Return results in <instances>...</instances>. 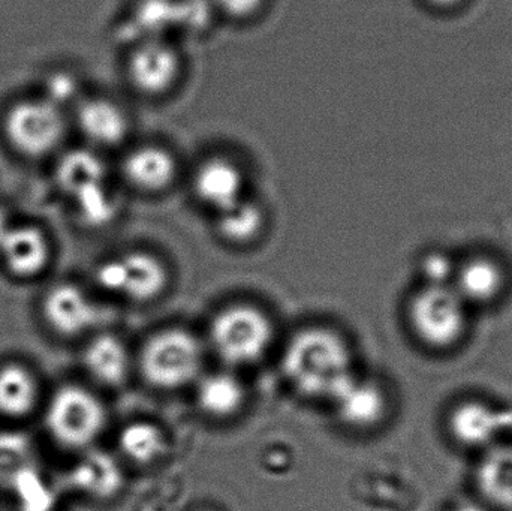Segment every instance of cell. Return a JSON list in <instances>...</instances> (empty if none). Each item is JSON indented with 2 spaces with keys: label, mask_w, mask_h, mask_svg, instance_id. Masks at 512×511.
<instances>
[{
  "label": "cell",
  "mask_w": 512,
  "mask_h": 511,
  "mask_svg": "<svg viewBox=\"0 0 512 511\" xmlns=\"http://www.w3.org/2000/svg\"><path fill=\"white\" fill-rule=\"evenodd\" d=\"M39 315L48 332L60 339H74L96 326L99 309L80 285L57 282L42 294Z\"/></svg>",
  "instance_id": "obj_9"
},
{
  "label": "cell",
  "mask_w": 512,
  "mask_h": 511,
  "mask_svg": "<svg viewBox=\"0 0 512 511\" xmlns=\"http://www.w3.org/2000/svg\"><path fill=\"white\" fill-rule=\"evenodd\" d=\"M472 315L474 312L451 285L421 284L409 296L405 308L412 338L436 356L456 353L468 342Z\"/></svg>",
  "instance_id": "obj_2"
},
{
  "label": "cell",
  "mask_w": 512,
  "mask_h": 511,
  "mask_svg": "<svg viewBox=\"0 0 512 511\" xmlns=\"http://www.w3.org/2000/svg\"><path fill=\"white\" fill-rule=\"evenodd\" d=\"M42 383L35 369L21 360L0 363V419L26 422L41 411Z\"/></svg>",
  "instance_id": "obj_13"
},
{
  "label": "cell",
  "mask_w": 512,
  "mask_h": 511,
  "mask_svg": "<svg viewBox=\"0 0 512 511\" xmlns=\"http://www.w3.org/2000/svg\"><path fill=\"white\" fill-rule=\"evenodd\" d=\"M77 125L89 143L99 149H114L128 140L131 117L128 111L108 98L84 101L77 110Z\"/></svg>",
  "instance_id": "obj_14"
},
{
  "label": "cell",
  "mask_w": 512,
  "mask_h": 511,
  "mask_svg": "<svg viewBox=\"0 0 512 511\" xmlns=\"http://www.w3.org/2000/svg\"><path fill=\"white\" fill-rule=\"evenodd\" d=\"M510 267L493 252L477 251L457 260L451 287L472 312L501 305L510 293Z\"/></svg>",
  "instance_id": "obj_8"
},
{
  "label": "cell",
  "mask_w": 512,
  "mask_h": 511,
  "mask_svg": "<svg viewBox=\"0 0 512 511\" xmlns=\"http://www.w3.org/2000/svg\"><path fill=\"white\" fill-rule=\"evenodd\" d=\"M41 411L45 434L68 452L89 450L107 426V410L101 399L77 383L56 387Z\"/></svg>",
  "instance_id": "obj_3"
},
{
  "label": "cell",
  "mask_w": 512,
  "mask_h": 511,
  "mask_svg": "<svg viewBox=\"0 0 512 511\" xmlns=\"http://www.w3.org/2000/svg\"><path fill=\"white\" fill-rule=\"evenodd\" d=\"M420 2L436 14H451L462 9L469 0H420Z\"/></svg>",
  "instance_id": "obj_26"
},
{
  "label": "cell",
  "mask_w": 512,
  "mask_h": 511,
  "mask_svg": "<svg viewBox=\"0 0 512 511\" xmlns=\"http://www.w3.org/2000/svg\"><path fill=\"white\" fill-rule=\"evenodd\" d=\"M0 263L17 281H35L53 263V243L44 228L35 224L12 225L0 234Z\"/></svg>",
  "instance_id": "obj_10"
},
{
  "label": "cell",
  "mask_w": 512,
  "mask_h": 511,
  "mask_svg": "<svg viewBox=\"0 0 512 511\" xmlns=\"http://www.w3.org/2000/svg\"><path fill=\"white\" fill-rule=\"evenodd\" d=\"M457 260L444 251H432L421 258V284L451 285Z\"/></svg>",
  "instance_id": "obj_24"
},
{
  "label": "cell",
  "mask_w": 512,
  "mask_h": 511,
  "mask_svg": "<svg viewBox=\"0 0 512 511\" xmlns=\"http://www.w3.org/2000/svg\"><path fill=\"white\" fill-rule=\"evenodd\" d=\"M213 11L234 23L254 21L267 8L268 0H209Z\"/></svg>",
  "instance_id": "obj_25"
},
{
  "label": "cell",
  "mask_w": 512,
  "mask_h": 511,
  "mask_svg": "<svg viewBox=\"0 0 512 511\" xmlns=\"http://www.w3.org/2000/svg\"><path fill=\"white\" fill-rule=\"evenodd\" d=\"M84 369L98 384L122 386L129 375L131 359L122 339L111 333H101L87 342L83 350Z\"/></svg>",
  "instance_id": "obj_17"
},
{
  "label": "cell",
  "mask_w": 512,
  "mask_h": 511,
  "mask_svg": "<svg viewBox=\"0 0 512 511\" xmlns=\"http://www.w3.org/2000/svg\"><path fill=\"white\" fill-rule=\"evenodd\" d=\"M104 173L98 156L92 153H74L60 168L59 179L66 191L78 195L93 186L102 185Z\"/></svg>",
  "instance_id": "obj_23"
},
{
  "label": "cell",
  "mask_w": 512,
  "mask_h": 511,
  "mask_svg": "<svg viewBox=\"0 0 512 511\" xmlns=\"http://www.w3.org/2000/svg\"><path fill=\"white\" fill-rule=\"evenodd\" d=\"M200 511H210V510H200Z\"/></svg>",
  "instance_id": "obj_27"
},
{
  "label": "cell",
  "mask_w": 512,
  "mask_h": 511,
  "mask_svg": "<svg viewBox=\"0 0 512 511\" xmlns=\"http://www.w3.org/2000/svg\"><path fill=\"white\" fill-rule=\"evenodd\" d=\"M123 267L122 294L132 302L146 303L158 299L168 287L167 267L153 254L132 251L120 257Z\"/></svg>",
  "instance_id": "obj_18"
},
{
  "label": "cell",
  "mask_w": 512,
  "mask_h": 511,
  "mask_svg": "<svg viewBox=\"0 0 512 511\" xmlns=\"http://www.w3.org/2000/svg\"><path fill=\"white\" fill-rule=\"evenodd\" d=\"M501 411L481 399L457 402L448 414L447 428L457 446L483 447L501 431Z\"/></svg>",
  "instance_id": "obj_16"
},
{
  "label": "cell",
  "mask_w": 512,
  "mask_h": 511,
  "mask_svg": "<svg viewBox=\"0 0 512 511\" xmlns=\"http://www.w3.org/2000/svg\"><path fill=\"white\" fill-rule=\"evenodd\" d=\"M274 338L270 318L252 305L222 309L210 323V342L231 366L254 365L265 356Z\"/></svg>",
  "instance_id": "obj_5"
},
{
  "label": "cell",
  "mask_w": 512,
  "mask_h": 511,
  "mask_svg": "<svg viewBox=\"0 0 512 511\" xmlns=\"http://www.w3.org/2000/svg\"><path fill=\"white\" fill-rule=\"evenodd\" d=\"M246 392L243 384L227 372L206 375L197 387V402L207 416L228 419L242 410Z\"/></svg>",
  "instance_id": "obj_20"
},
{
  "label": "cell",
  "mask_w": 512,
  "mask_h": 511,
  "mask_svg": "<svg viewBox=\"0 0 512 511\" xmlns=\"http://www.w3.org/2000/svg\"><path fill=\"white\" fill-rule=\"evenodd\" d=\"M3 132L15 152L26 158H44L62 146L68 122L56 102L27 99L9 108Z\"/></svg>",
  "instance_id": "obj_6"
},
{
  "label": "cell",
  "mask_w": 512,
  "mask_h": 511,
  "mask_svg": "<svg viewBox=\"0 0 512 511\" xmlns=\"http://www.w3.org/2000/svg\"><path fill=\"white\" fill-rule=\"evenodd\" d=\"M246 186L245 167L228 155L207 156L192 174L195 197L216 213L224 212L246 198Z\"/></svg>",
  "instance_id": "obj_12"
},
{
  "label": "cell",
  "mask_w": 512,
  "mask_h": 511,
  "mask_svg": "<svg viewBox=\"0 0 512 511\" xmlns=\"http://www.w3.org/2000/svg\"><path fill=\"white\" fill-rule=\"evenodd\" d=\"M340 420L355 429H373L387 419L390 404L375 381L352 378L333 399Z\"/></svg>",
  "instance_id": "obj_15"
},
{
  "label": "cell",
  "mask_w": 512,
  "mask_h": 511,
  "mask_svg": "<svg viewBox=\"0 0 512 511\" xmlns=\"http://www.w3.org/2000/svg\"><path fill=\"white\" fill-rule=\"evenodd\" d=\"M282 372L298 395L333 401L354 378L351 350L334 330L306 327L286 344Z\"/></svg>",
  "instance_id": "obj_1"
},
{
  "label": "cell",
  "mask_w": 512,
  "mask_h": 511,
  "mask_svg": "<svg viewBox=\"0 0 512 511\" xmlns=\"http://www.w3.org/2000/svg\"><path fill=\"white\" fill-rule=\"evenodd\" d=\"M75 486L96 500L114 497L123 486L119 462L105 452H87L72 473Z\"/></svg>",
  "instance_id": "obj_19"
},
{
  "label": "cell",
  "mask_w": 512,
  "mask_h": 511,
  "mask_svg": "<svg viewBox=\"0 0 512 511\" xmlns=\"http://www.w3.org/2000/svg\"><path fill=\"white\" fill-rule=\"evenodd\" d=\"M203 368V347L192 333L165 329L144 342L140 371L144 380L161 390H174L192 383Z\"/></svg>",
  "instance_id": "obj_4"
},
{
  "label": "cell",
  "mask_w": 512,
  "mask_h": 511,
  "mask_svg": "<svg viewBox=\"0 0 512 511\" xmlns=\"http://www.w3.org/2000/svg\"><path fill=\"white\" fill-rule=\"evenodd\" d=\"M262 207L249 198H243L230 209L218 213V231L227 242L234 245L251 243L264 228Z\"/></svg>",
  "instance_id": "obj_22"
},
{
  "label": "cell",
  "mask_w": 512,
  "mask_h": 511,
  "mask_svg": "<svg viewBox=\"0 0 512 511\" xmlns=\"http://www.w3.org/2000/svg\"><path fill=\"white\" fill-rule=\"evenodd\" d=\"M119 447L122 455L138 465L158 461L167 449L164 431L152 422L129 423L120 431Z\"/></svg>",
  "instance_id": "obj_21"
},
{
  "label": "cell",
  "mask_w": 512,
  "mask_h": 511,
  "mask_svg": "<svg viewBox=\"0 0 512 511\" xmlns=\"http://www.w3.org/2000/svg\"><path fill=\"white\" fill-rule=\"evenodd\" d=\"M185 74L182 51L168 38L140 39L126 59L129 86L146 98H164L179 87Z\"/></svg>",
  "instance_id": "obj_7"
},
{
  "label": "cell",
  "mask_w": 512,
  "mask_h": 511,
  "mask_svg": "<svg viewBox=\"0 0 512 511\" xmlns=\"http://www.w3.org/2000/svg\"><path fill=\"white\" fill-rule=\"evenodd\" d=\"M120 171L135 191L159 195L173 188L179 180L180 159L167 144L146 141L126 150Z\"/></svg>",
  "instance_id": "obj_11"
}]
</instances>
